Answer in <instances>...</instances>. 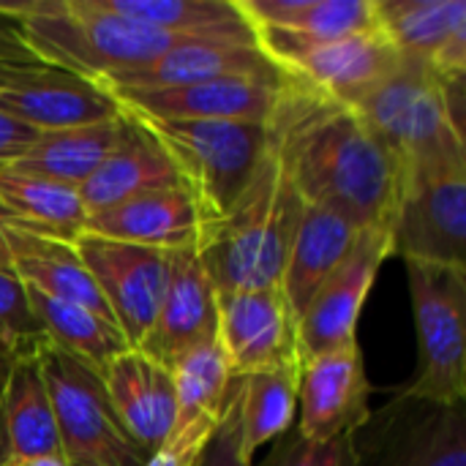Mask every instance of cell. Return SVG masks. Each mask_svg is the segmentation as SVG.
Returning <instances> with one entry per match:
<instances>
[{"label": "cell", "mask_w": 466, "mask_h": 466, "mask_svg": "<svg viewBox=\"0 0 466 466\" xmlns=\"http://www.w3.org/2000/svg\"><path fill=\"white\" fill-rule=\"evenodd\" d=\"M265 126L284 175L306 205L333 210L358 229L390 232L401 169L350 104L284 76Z\"/></svg>", "instance_id": "obj_1"}, {"label": "cell", "mask_w": 466, "mask_h": 466, "mask_svg": "<svg viewBox=\"0 0 466 466\" xmlns=\"http://www.w3.org/2000/svg\"><path fill=\"white\" fill-rule=\"evenodd\" d=\"M0 11L19 19L25 41L33 55L52 68H63L87 82L131 71L158 60L161 55L205 41L254 35L246 30H208V33H169L156 30L117 14L101 11L93 0H25L0 3Z\"/></svg>", "instance_id": "obj_2"}, {"label": "cell", "mask_w": 466, "mask_h": 466, "mask_svg": "<svg viewBox=\"0 0 466 466\" xmlns=\"http://www.w3.org/2000/svg\"><path fill=\"white\" fill-rule=\"evenodd\" d=\"M306 202L273 147L235 208L199 238V259L216 295L279 287Z\"/></svg>", "instance_id": "obj_3"}, {"label": "cell", "mask_w": 466, "mask_h": 466, "mask_svg": "<svg viewBox=\"0 0 466 466\" xmlns=\"http://www.w3.org/2000/svg\"><path fill=\"white\" fill-rule=\"evenodd\" d=\"M120 112L145 128L169 156L183 188L197 205L202 232L235 208L270 150L268 126L259 123L164 120L131 109Z\"/></svg>", "instance_id": "obj_4"}, {"label": "cell", "mask_w": 466, "mask_h": 466, "mask_svg": "<svg viewBox=\"0 0 466 466\" xmlns=\"http://www.w3.org/2000/svg\"><path fill=\"white\" fill-rule=\"evenodd\" d=\"M418 371L404 396L466 404V268L407 259Z\"/></svg>", "instance_id": "obj_5"}, {"label": "cell", "mask_w": 466, "mask_h": 466, "mask_svg": "<svg viewBox=\"0 0 466 466\" xmlns=\"http://www.w3.org/2000/svg\"><path fill=\"white\" fill-rule=\"evenodd\" d=\"M350 106L388 145L401 172L466 156V142L445 117L440 79L420 60L404 57L396 71Z\"/></svg>", "instance_id": "obj_6"}, {"label": "cell", "mask_w": 466, "mask_h": 466, "mask_svg": "<svg viewBox=\"0 0 466 466\" xmlns=\"http://www.w3.org/2000/svg\"><path fill=\"white\" fill-rule=\"evenodd\" d=\"M60 453L68 466H145L147 453L120 423L101 374L46 344L38 352Z\"/></svg>", "instance_id": "obj_7"}, {"label": "cell", "mask_w": 466, "mask_h": 466, "mask_svg": "<svg viewBox=\"0 0 466 466\" xmlns=\"http://www.w3.org/2000/svg\"><path fill=\"white\" fill-rule=\"evenodd\" d=\"M393 257L466 268V156L401 172Z\"/></svg>", "instance_id": "obj_8"}, {"label": "cell", "mask_w": 466, "mask_h": 466, "mask_svg": "<svg viewBox=\"0 0 466 466\" xmlns=\"http://www.w3.org/2000/svg\"><path fill=\"white\" fill-rule=\"evenodd\" d=\"M251 30L259 49L284 76L344 104H355L404 60L380 27L330 41H300L268 27Z\"/></svg>", "instance_id": "obj_9"}, {"label": "cell", "mask_w": 466, "mask_h": 466, "mask_svg": "<svg viewBox=\"0 0 466 466\" xmlns=\"http://www.w3.org/2000/svg\"><path fill=\"white\" fill-rule=\"evenodd\" d=\"M360 466H466V404L399 396L352 434Z\"/></svg>", "instance_id": "obj_10"}, {"label": "cell", "mask_w": 466, "mask_h": 466, "mask_svg": "<svg viewBox=\"0 0 466 466\" xmlns=\"http://www.w3.org/2000/svg\"><path fill=\"white\" fill-rule=\"evenodd\" d=\"M74 248L90 270L123 339L131 350H139L161 309L172 254L87 232L74 240Z\"/></svg>", "instance_id": "obj_11"}, {"label": "cell", "mask_w": 466, "mask_h": 466, "mask_svg": "<svg viewBox=\"0 0 466 466\" xmlns=\"http://www.w3.org/2000/svg\"><path fill=\"white\" fill-rule=\"evenodd\" d=\"M393 257L388 229H363L347 259L319 287L295 325L298 358H314L358 339L355 328L382 262Z\"/></svg>", "instance_id": "obj_12"}, {"label": "cell", "mask_w": 466, "mask_h": 466, "mask_svg": "<svg viewBox=\"0 0 466 466\" xmlns=\"http://www.w3.org/2000/svg\"><path fill=\"white\" fill-rule=\"evenodd\" d=\"M371 385L358 339L300 360L295 431L311 442L355 434L371 418Z\"/></svg>", "instance_id": "obj_13"}, {"label": "cell", "mask_w": 466, "mask_h": 466, "mask_svg": "<svg viewBox=\"0 0 466 466\" xmlns=\"http://www.w3.org/2000/svg\"><path fill=\"white\" fill-rule=\"evenodd\" d=\"M0 112L16 117L38 134L120 117L117 101L104 87L46 63L16 71L0 87Z\"/></svg>", "instance_id": "obj_14"}, {"label": "cell", "mask_w": 466, "mask_h": 466, "mask_svg": "<svg viewBox=\"0 0 466 466\" xmlns=\"http://www.w3.org/2000/svg\"><path fill=\"white\" fill-rule=\"evenodd\" d=\"M284 76H224L169 90H106L120 109L142 112L164 120H235L265 126Z\"/></svg>", "instance_id": "obj_15"}, {"label": "cell", "mask_w": 466, "mask_h": 466, "mask_svg": "<svg viewBox=\"0 0 466 466\" xmlns=\"http://www.w3.org/2000/svg\"><path fill=\"white\" fill-rule=\"evenodd\" d=\"M224 76L279 79L284 74L259 49L254 35H235V38H205L177 46L147 66L104 76L93 85L104 90H169V87H186L197 82L224 79Z\"/></svg>", "instance_id": "obj_16"}, {"label": "cell", "mask_w": 466, "mask_h": 466, "mask_svg": "<svg viewBox=\"0 0 466 466\" xmlns=\"http://www.w3.org/2000/svg\"><path fill=\"white\" fill-rule=\"evenodd\" d=\"M216 336L235 377H248L298 358L295 317L281 287L218 295Z\"/></svg>", "instance_id": "obj_17"}, {"label": "cell", "mask_w": 466, "mask_h": 466, "mask_svg": "<svg viewBox=\"0 0 466 466\" xmlns=\"http://www.w3.org/2000/svg\"><path fill=\"white\" fill-rule=\"evenodd\" d=\"M101 382L131 440L147 456L156 453L177 426V399L169 366L153 360L142 350H126L101 371Z\"/></svg>", "instance_id": "obj_18"}, {"label": "cell", "mask_w": 466, "mask_h": 466, "mask_svg": "<svg viewBox=\"0 0 466 466\" xmlns=\"http://www.w3.org/2000/svg\"><path fill=\"white\" fill-rule=\"evenodd\" d=\"M380 30L434 76H466L464 0H377Z\"/></svg>", "instance_id": "obj_19"}, {"label": "cell", "mask_w": 466, "mask_h": 466, "mask_svg": "<svg viewBox=\"0 0 466 466\" xmlns=\"http://www.w3.org/2000/svg\"><path fill=\"white\" fill-rule=\"evenodd\" d=\"M218 295L197 251H175L156 322L139 350L169 366L194 344L216 336Z\"/></svg>", "instance_id": "obj_20"}, {"label": "cell", "mask_w": 466, "mask_h": 466, "mask_svg": "<svg viewBox=\"0 0 466 466\" xmlns=\"http://www.w3.org/2000/svg\"><path fill=\"white\" fill-rule=\"evenodd\" d=\"M87 235L158 248V251H199V213L191 194L177 188L150 191L120 202L109 210L87 216Z\"/></svg>", "instance_id": "obj_21"}, {"label": "cell", "mask_w": 466, "mask_h": 466, "mask_svg": "<svg viewBox=\"0 0 466 466\" xmlns=\"http://www.w3.org/2000/svg\"><path fill=\"white\" fill-rule=\"evenodd\" d=\"M177 186H183L180 175L161 145L131 117H126V131L120 142L106 156V161L79 186V197L85 213L93 216L134 197Z\"/></svg>", "instance_id": "obj_22"}, {"label": "cell", "mask_w": 466, "mask_h": 466, "mask_svg": "<svg viewBox=\"0 0 466 466\" xmlns=\"http://www.w3.org/2000/svg\"><path fill=\"white\" fill-rule=\"evenodd\" d=\"M5 248H8V265L14 268V273L19 276L25 287L41 295H49L55 300L87 309L115 325L74 243L33 235V232L5 224Z\"/></svg>", "instance_id": "obj_23"}, {"label": "cell", "mask_w": 466, "mask_h": 466, "mask_svg": "<svg viewBox=\"0 0 466 466\" xmlns=\"http://www.w3.org/2000/svg\"><path fill=\"white\" fill-rule=\"evenodd\" d=\"M360 232L363 229H358L352 221H347L333 210L314 208V205L303 208L300 227L279 284L295 317V325L309 309V303L314 300V295L319 292V287L347 259Z\"/></svg>", "instance_id": "obj_24"}, {"label": "cell", "mask_w": 466, "mask_h": 466, "mask_svg": "<svg viewBox=\"0 0 466 466\" xmlns=\"http://www.w3.org/2000/svg\"><path fill=\"white\" fill-rule=\"evenodd\" d=\"M44 456L63 459L38 358H27L14 363L0 401V466Z\"/></svg>", "instance_id": "obj_25"}, {"label": "cell", "mask_w": 466, "mask_h": 466, "mask_svg": "<svg viewBox=\"0 0 466 466\" xmlns=\"http://www.w3.org/2000/svg\"><path fill=\"white\" fill-rule=\"evenodd\" d=\"M0 205L8 227L74 243L85 235L87 213L79 188L38 175L0 169Z\"/></svg>", "instance_id": "obj_26"}, {"label": "cell", "mask_w": 466, "mask_h": 466, "mask_svg": "<svg viewBox=\"0 0 466 466\" xmlns=\"http://www.w3.org/2000/svg\"><path fill=\"white\" fill-rule=\"evenodd\" d=\"M251 27L281 30L300 41H330L380 27L377 0H238Z\"/></svg>", "instance_id": "obj_27"}, {"label": "cell", "mask_w": 466, "mask_h": 466, "mask_svg": "<svg viewBox=\"0 0 466 466\" xmlns=\"http://www.w3.org/2000/svg\"><path fill=\"white\" fill-rule=\"evenodd\" d=\"M123 131L126 117L120 112V117L106 123L38 134V139L11 169L79 188L106 161V156L120 142Z\"/></svg>", "instance_id": "obj_28"}, {"label": "cell", "mask_w": 466, "mask_h": 466, "mask_svg": "<svg viewBox=\"0 0 466 466\" xmlns=\"http://www.w3.org/2000/svg\"><path fill=\"white\" fill-rule=\"evenodd\" d=\"M298 385L300 358H289L243 377V451L248 459L295 429Z\"/></svg>", "instance_id": "obj_29"}, {"label": "cell", "mask_w": 466, "mask_h": 466, "mask_svg": "<svg viewBox=\"0 0 466 466\" xmlns=\"http://www.w3.org/2000/svg\"><path fill=\"white\" fill-rule=\"evenodd\" d=\"M25 289H27V300L46 333V341L55 350L71 355L74 360L90 366L93 371L101 374L120 352L131 350L128 341L123 339V333L117 330V325L106 322L104 317H98L87 309L55 300L49 295H41L30 287H25Z\"/></svg>", "instance_id": "obj_30"}, {"label": "cell", "mask_w": 466, "mask_h": 466, "mask_svg": "<svg viewBox=\"0 0 466 466\" xmlns=\"http://www.w3.org/2000/svg\"><path fill=\"white\" fill-rule=\"evenodd\" d=\"M169 371L177 399V426L197 418H221L235 374L218 336L186 350L169 363Z\"/></svg>", "instance_id": "obj_31"}, {"label": "cell", "mask_w": 466, "mask_h": 466, "mask_svg": "<svg viewBox=\"0 0 466 466\" xmlns=\"http://www.w3.org/2000/svg\"><path fill=\"white\" fill-rule=\"evenodd\" d=\"M93 5L123 19L169 33L251 27L240 14L238 0H93Z\"/></svg>", "instance_id": "obj_32"}, {"label": "cell", "mask_w": 466, "mask_h": 466, "mask_svg": "<svg viewBox=\"0 0 466 466\" xmlns=\"http://www.w3.org/2000/svg\"><path fill=\"white\" fill-rule=\"evenodd\" d=\"M46 333L27 300V289L11 265H0V352L5 358H38L46 347Z\"/></svg>", "instance_id": "obj_33"}, {"label": "cell", "mask_w": 466, "mask_h": 466, "mask_svg": "<svg viewBox=\"0 0 466 466\" xmlns=\"http://www.w3.org/2000/svg\"><path fill=\"white\" fill-rule=\"evenodd\" d=\"M262 466H360L352 434L330 442L303 440L295 429L273 442V453Z\"/></svg>", "instance_id": "obj_34"}, {"label": "cell", "mask_w": 466, "mask_h": 466, "mask_svg": "<svg viewBox=\"0 0 466 466\" xmlns=\"http://www.w3.org/2000/svg\"><path fill=\"white\" fill-rule=\"evenodd\" d=\"M199 466H251L243 451V377H235Z\"/></svg>", "instance_id": "obj_35"}, {"label": "cell", "mask_w": 466, "mask_h": 466, "mask_svg": "<svg viewBox=\"0 0 466 466\" xmlns=\"http://www.w3.org/2000/svg\"><path fill=\"white\" fill-rule=\"evenodd\" d=\"M216 426L218 418H197L175 426L169 440L147 456L145 466H199Z\"/></svg>", "instance_id": "obj_36"}, {"label": "cell", "mask_w": 466, "mask_h": 466, "mask_svg": "<svg viewBox=\"0 0 466 466\" xmlns=\"http://www.w3.org/2000/svg\"><path fill=\"white\" fill-rule=\"evenodd\" d=\"M35 139H38L35 128H30V126L19 123L16 117L0 112V169L14 167Z\"/></svg>", "instance_id": "obj_37"}, {"label": "cell", "mask_w": 466, "mask_h": 466, "mask_svg": "<svg viewBox=\"0 0 466 466\" xmlns=\"http://www.w3.org/2000/svg\"><path fill=\"white\" fill-rule=\"evenodd\" d=\"M44 63L33 55L30 44L25 41L19 19L0 11V66H35Z\"/></svg>", "instance_id": "obj_38"}, {"label": "cell", "mask_w": 466, "mask_h": 466, "mask_svg": "<svg viewBox=\"0 0 466 466\" xmlns=\"http://www.w3.org/2000/svg\"><path fill=\"white\" fill-rule=\"evenodd\" d=\"M11 369H14V360H11V358H5V355L0 352V401H3V393H5V385H8Z\"/></svg>", "instance_id": "obj_39"}, {"label": "cell", "mask_w": 466, "mask_h": 466, "mask_svg": "<svg viewBox=\"0 0 466 466\" xmlns=\"http://www.w3.org/2000/svg\"><path fill=\"white\" fill-rule=\"evenodd\" d=\"M5 224H8V218H5V210H3V205H0V265H8V248H5Z\"/></svg>", "instance_id": "obj_40"}, {"label": "cell", "mask_w": 466, "mask_h": 466, "mask_svg": "<svg viewBox=\"0 0 466 466\" xmlns=\"http://www.w3.org/2000/svg\"><path fill=\"white\" fill-rule=\"evenodd\" d=\"M16 466H68L63 459H55V456H44V459H30V461H22Z\"/></svg>", "instance_id": "obj_41"}]
</instances>
